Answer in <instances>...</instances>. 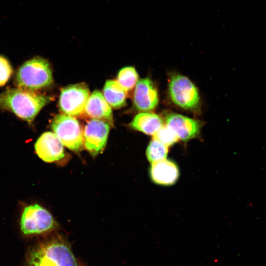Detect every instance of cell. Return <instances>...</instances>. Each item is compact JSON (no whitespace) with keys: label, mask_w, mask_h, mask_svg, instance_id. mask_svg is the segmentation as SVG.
Returning a JSON list of instances; mask_svg holds the SVG:
<instances>
[{"label":"cell","mask_w":266,"mask_h":266,"mask_svg":"<svg viewBox=\"0 0 266 266\" xmlns=\"http://www.w3.org/2000/svg\"><path fill=\"white\" fill-rule=\"evenodd\" d=\"M108 123L93 119L86 125L83 132V145L93 156L101 153L105 146L109 132Z\"/></svg>","instance_id":"ba28073f"},{"label":"cell","mask_w":266,"mask_h":266,"mask_svg":"<svg viewBox=\"0 0 266 266\" xmlns=\"http://www.w3.org/2000/svg\"><path fill=\"white\" fill-rule=\"evenodd\" d=\"M149 174L151 179L154 183L162 186H170L177 182L180 172L175 162L165 159L151 163Z\"/></svg>","instance_id":"7c38bea8"},{"label":"cell","mask_w":266,"mask_h":266,"mask_svg":"<svg viewBox=\"0 0 266 266\" xmlns=\"http://www.w3.org/2000/svg\"><path fill=\"white\" fill-rule=\"evenodd\" d=\"M158 102V91L153 81L148 78L138 80L133 96L135 108L140 111H148L154 109Z\"/></svg>","instance_id":"8fae6325"},{"label":"cell","mask_w":266,"mask_h":266,"mask_svg":"<svg viewBox=\"0 0 266 266\" xmlns=\"http://www.w3.org/2000/svg\"><path fill=\"white\" fill-rule=\"evenodd\" d=\"M25 266H83L75 256L70 244L55 237L41 241L30 248Z\"/></svg>","instance_id":"6da1fadb"},{"label":"cell","mask_w":266,"mask_h":266,"mask_svg":"<svg viewBox=\"0 0 266 266\" xmlns=\"http://www.w3.org/2000/svg\"><path fill=\"white\" fill-rule=\"evenodd\" d=\"M166 122L178 138L184 142L197 137L200 133V122L179 114H168L166 116Z\"/></svg>","instance_id":"9c48e42d"},{"label":"cell","mask_w":266,"mask_h":266,"mask_svg":"<svg viewBox=\"0 0 266 266\" xmlns=\"http://www.w3.org/2000/svg\"><path fill=\"white\" fill-rule=\"evenodd\" d=\"M127 91L115 80H107L104 86L103 96L110 106L119 108L126 104Z\"/></svg>","instance_id":"9a60e30c"},{"label":"cell","mask_w":266,"mask_h":266,"mask_svg":"<svg viewBox=\"0 0 266 266\" xmlns=\"http://www.w3.org/2000/svg\"><path fill=\"white\" fill-rule=\"evenodd\" d=\"M53 82L49 63L40 57L34 58L23 64L15 78L19 88L34 91L50 86Z\"/></svg>","instance_id":"3957f363"},{"label":"cell","mask_w":266,"mask_h":266,"mask_svg":"<svg viewBox=\"0 0 266 266\" xmlns=\"http://www.w3.org/2000/svg\"><path fill=\"white\" fill-rule=\"evenodd\" d=\"M50 100V97L33 91L10 89L0 94V106L31 123Z\"/></svg>","instance_id":"7a4b0ae2"},{"label":"cell","mask_w":266,"mask_h":266,"mask_svg":"<svg viewBox=\"0 0 266 266\" xmlns=\"http://www.w3.org/2000/svg\"><path fill=\"white\" fill-rule=\"evenodd\" d=\"M168 91L173 102L183 109H194L200 104V98L197 88L190 79L182 75H172Z\"/></svg>","instance_id":"8992f818"},{"label":"cell","mask_w":266,"mask_h":266,"mask_svg":"<svg viewBox=\"0 0 266 266\" xmlns=\"http://www.w3.org/2000/svg\"><path fill=\"white\" fill-rule=\"evenodd\" d=\"M168 151L167 146L153 138L147 147L146 155L148 161L152 163L166 159Z\"/></svg>","instance_id":"2e32d148"},{"label":"cell","mask_w":266,"mask_h":266,"mask_svg":"<svg viewBox=\"0 0 266 266\" xmlns=\"http://www.w3.org/2000/svg\"><path fill=\"white\" fill-rule=\"evenodd\" d=\"M12 72L11 65L7 60L0 56V86L4 85Z\"/></svg>","instance_id":"d6986e66"},{"label":"cell","mask_w":266,"mask_h":266,"mask_svg":"<svg viewBox=\"0 0 266 266\" xmlns=\"http://www.w3.org/2000/svg\"><path fill=\"white\" fill-rule=\"evenodd\" d=\"M90 92L85 83L70 85L63 88L59 99V106L65 114L72 117L84 112Z\"/></svg>","instance_id":"52a82bcc"},{"label":"cell","mask_w":266,"mask_h":266,"mask_svg":"<svg viewBox=\"0 0 266 266\" xmlns=\"http://www.w3.org/2000/svg\"><path fill=\"white\" fill-rule=\"evenodd\" d=\"M138 74L133 67H126L121 69L117 76V82L127 91L131 90L138 81Z\"/></svg>","instance_id":"e0dca14e"},{"label":"cell","mask_w":266,"mask_h":266,"mask_svg":"<svg viewBox=\"0 0 266 266\" xmlns=\"http://www.w3.org/2000/svg\"><path fill=\"white\" fill-rule=\"evenodd\" d=\"M52 215L37 204L26 206L20 220V229L26 235L39 234L50 231L55 228Z\"/></svg>","instance_id":"5b68a950"},{"label":"cell","mask_w":266,"mask_h":266,"mask_svg":"<svg viewBox=\"0 0 266 266\" xmlns=\"http://www.w3.org/2000/svg\"><path fill=\"white\" fill-rule=\"evenodd\" d=\"M34 148L39 158L45 162L57 161L65 156L64 145L52 132L43 133L36 140Z\"/></svg>","instance_id":"30bf717a"},{"label":"cell","mask_w":266,"mask_h":266,"mask_svg":"<svg viewBox=\"0 0 266 266\" xmlns=\"http://www.w3.org/2000/svg\"><path fill=\"white\" fill-rule=\"evenodd\" d=\"M163 126V121L159 115L150 112L137 114L130 124V127L148 135H154Z\"/></svg>","instance_id":"5bb4252c"},{"label":"cell","mask_w":266,"mask_h":266,"mask_svg":"<svg viewBox=\"0 0 266 266\" xmlns=\"http://www.w3.org/2000/svg\"><path fill=\"white\" fill-rule=\"evenodd\" d=\"M84 112L91 118L112 123L111 108L99 91H94L89 97Z\"/></svg>","instance_id":"4fadbf2b"},{"label":"cell","mask_w":266,"mask_h":266,"mask_svg":"<svg viewBox=\"0 0 266 266\" xmlns=\"http://www.w3.org/2000/svg\"><path fill=\"white\" fill-rule=\"evenodd\" d=\"M51 127L64 146L75 152L82 149L83 132L79 122L73 117L58 114L54 118Z\"/></svg>","instance_id":"277c9868"},{"label":"cell","mask_w":266,"mask_h":266,"mask_svg":"<svg viewBox=\"0 0 266 266\" xmlns=\"http://www.w3.org/2000/svg\"><path fill=\"white\" fill-rule=\"evenodd\" d=\"M156 139L168 147L176 143L178 138L175 133L166 125L163 126L153 135Z\"/></svg>","instance_id":"ac0fdd59"}]
</instances>
